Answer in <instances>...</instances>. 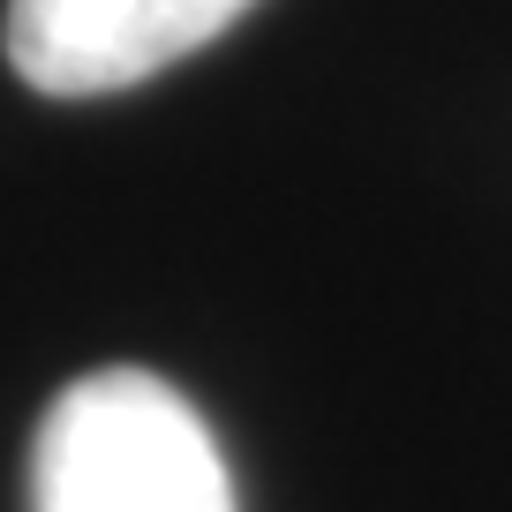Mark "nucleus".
I'll list each match as a JSON object with an SVG mask.
<instances>
[{
	"mask_svg": "<svg viewBox=\"0 0 512 512\" xmlns=\"http://www.w3.org/2000/svg\"><path fill=\"white\" fill-rule=\"evenodd\" d=\"M256 0H8L0 46L31 91L106 98L189 61Z\"/></svg>",
	"mask_w": 512,
	"mask_h": 512,
	"instance_id": "obj_2",
	"label": "nucleus"
},
{
	"mask_svg": "<svg viewBox=\"0 0 512 512\" xmlns=\"http://www.w3.org/2000/svg\"><path fill=\"white\" fill-rule=\"evenodd\" d=\"M31 512H234L211 422L151 369H91L46 407Z\"/></svg>",
	"mask_w": 512,
	"mask_h": 512,
	"instance_id": "obj_1",
	"label": "nucleus"
}]
</instances>
